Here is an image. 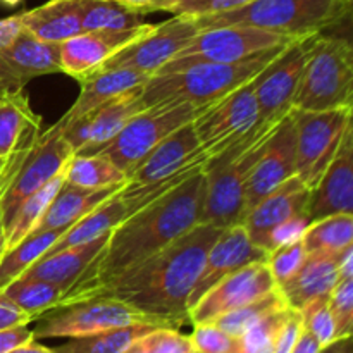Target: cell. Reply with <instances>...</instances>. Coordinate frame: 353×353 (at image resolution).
Segmentation results:
<instances>
[{
	"instance_id": "6",
	"label": "cell",
	"mask_w": 353,
	"mask_h": 353,
	"mask_svg": "<svg viewBox=\"0 0 353 353\" xmlns=\"http://www.w3.org/2000/svg\"><path fill=\"white\" fill-rule=\"evenodd\" d=\"M293 109H353V47L348 38L326 33L312 38Z\"/></svg>"
},
{
	"instance_id": "26",
	"label": "cell",
	"mask_w": 353,
	"mask_h": 353,
	"mask_svg": "<svg viewBox=\"0 0 353 353\" xmlns=\"http://www.w3.org/2000/svg\"><path fill=\"white\" fill-rule=\"evenodd\" d=\"M121 186H110V188H102V190H90V188H79V186L71 185L64 179L62 186L59 188V192L55 193V196L52 199V202L48 203V207L45 209L43 216L40 217L34 228L31 230L30 234H40L45 231H54V230H62L65 231L68 228H71L72 224L78 223L81 217H85L86 214L92 212L97 205L103 202L107 196L112 195L116 190H119ZM28 234V236H30Z\"/></svg>"
},
{
	"instance_id": "52",
	"label": "cell",
	"mask_w": 353,
	"mask_h": 353,
	"mask_svg": "<svg viewBox=\"0 0 353 353\" xmlns=\"http://www.w3.org/2000/svg\"><path fill=\"white\" fill-rule=\"evenodd\" d=\"M319 353H353V336L338 338L330 345L323 347Z\"/></svg>"
},
{
	"instance_id": "21",
	"label": "cell",
	"mask_w": 353,
	"mask_h": 353,
	"mask_svg": "<svg viewBox=\"0 0 353 353\" xmlns=\"http://www.w3.org/2000/svg\"><path fill=\"white\" fill-rule=\"evenodd\" d=\"M268 254L257 245L252 243L247 231L241 224L223 228L219 236L214 240L207 250L200 274L196 278L193 292L188 300V312L210 288L217 285L231 272L252 264V262L265 261Z\"/></svg>"
},
{
	"instance_id": "46",
	"label": "cell",
	"mask_w": 353,
	"mask_h": 353,
	"mask_svg": "<svg viewBox=\"0 0 353 353\" xmlns=\"http://www.w3.org/2000/svg\"><path fill=\"white\" fill-rule=\"evenodd\" d=\"M309 224L310 219L307 217V214H300V216L292 217V219L278 224V226H274L268 233L264 243H262V248H264L265 254H269V252H272L274 248L302 240L303 233H305Z\"/></svg>"
},
{
	"instance_id": "33",
	"label": "cell",
	"mask_w": 353,
	"mask_h": 353,
	"mask_svg": "<svg viewBox=\"0 0 353 353\" xmlns=\"http://www.w3.org/2000/svg\"><path fill=\"white\" fill-rule=\"evenodd\" d=\"M62 233H64L62 230H54L40 234H30L12 248H7L0 257V290L6 288L10 281L19 278L31 264L43 257L45 252L59 240Z\"/></svg>"
},
{
	"instance_id": "14",
	"label": "cell",
	"mask_w": 353,
	"mask_h": 353,
	"mask_svg": "<svg viewBox=\"0 0 353 353\" xmlns=\"http://www.w3.org/2000/svg\"><path fill=\"white\" fill-rule=\"evenodd\" d=\"M72 155L74 152L64 140L57 124H54L45 133H40L34 147L24 159L19 172L0 199L3 228L10 223L21 203L38 192L41 186L47 185L54 176H57Z\"/></svg>"
},
{
	"instance_id": "17",
	"label": "cell",
	"mask_w": 353,
	"mask_h": 353,
	"mask_svg": "<svg viewBox=\"0 0 353 353\" xmlns=\"http://www.w3.org/2000/svg\"><path fill=\"white\" fill-rule=\"evenodd\" d=\"M254 79L207 105L193 119V128L203 148L238 140L261 121Z\"/></svg>"
},
{
	"instance_id": "5",
	"label": "cell",
	"mask_w": 353,
	"mask_h": 353,
	"mask_svg": "<svg viewBox=\"0 0 353 353\" xmlns=\"http://www.w3.org/2000/svg\"><path fill=\"white\" fill-rule=\"evenodd\" d=\"M278 123L259 121L234 143L207 159L203 164L205 196L200 223L216 228L241 224L248 176Z\"/></svg>"
},
{
	"instance_id": "28",
	"label": "cell",
	"mask_w": 353,
	"mask_h": 353,
	"mask_svg": "<svg viewBox=\"0 0 353 353\" xmlns=\"http://www.w3.org/2000/svg\"><path fill=\"white\" fill-rule=\"evenodd\" d=\"M19 21L24 31L48 43H62L83 33L76 0H48L40 7L19 12Z\"/></svg>"
},
{
	"instance_id": "4",
	"label": "cell",
	"mask_w": 353,
	"mask_h": 353,
	"mask_svg": "<svg viewBox=\"0 0 353 353\" xmlns=\"http://www.w3.org/2000/svg\"><path fill=\"white\" fill-rule=\"evenodd\" d=\"M352 10L353 0H252L238 9L192 19L199 31L234 24L303 38L341 26Z\"/></svg>"
},
{
	"instance_id": "13",
	"label": "cell",
	"mask_w": 353,
	"mask_h": 353,
	"mask_svg": "<svg viewBox=\"0 0 353 353\" xmlns=\"http://www.w3.org/2000/svg\"><path fill=\"white\" fill-rule=\"evenodd\" d=\"M316 37V34H314ZM314 37L295 38L283 47L278 57L254 79L259 117L264 123H278L293 109L296 90Z\"/></svg>"
},
{
	"instance_id": "23",
	"label": "cell",
	"mask_w": 353,
	"mask_h": 353,
	"mask_svg": "<svg viewBox=\"0 0 353 353\" xmlns=\"http://www.w3.org/2000/svg\"><path fill=\"white\" fill-rule=\"evenodd\" d=\"M305 214L310 223L334 214H353V126L347 130L336 155L310 192Z\"/></svg>"
},
{
	"instance_id": "44",
	"label": "cell",
	"mask_w": 353,
	"mask_h": 353,
	"mask_svg": "<svg viewBox=\"0 0 353 353\" xmlns=\"http://www.w3.org/2000/svg\"><path fill=\"white\" fill-rule=\"evenodd\" d=\"M327 296L314 299L312 302H309L299 310L300 316H302L303 327L317 338L321 347H326L331 341L336 340V336H334V321L330 312V305H327Z\"/></svg>"
},
{
	"instance_id": "43",
	"label": "cell",
	"mask_w": 353,
	"mask_h": 353,
	"mask_svg": "<svg viewBox=\"0 0 353 353\" xmlns=\"http://www.w3.org/2000/svg\"><path fill=\"white\" fill-rule=\"evenodd\" d=\"M305 257L307 252L303 248L302 240L293 241L290 245H283V247H278L272 252H269L268 257H265V264H268L269 271H271L272 278H274L276 286L292 279L299 272V269L302 268Z\"/></svg>"
},
{
	"instance_id": "12",
	"label": "cell",
	"mask_w": 353,
	"mask_h": 353,
	"mask_svg": "<svg viewBox=\"0 0 353 353\" xmlns=\"http://www.w3.org/2000/svg\"><path fill=\"white\" fill-rule=\"evenodd\" d=\"M196 33L199 28L192 17L172 16L164 23L152 24L145 33L107 59L100 69H133L154 76L172 61Z\"/></svg>"
},
{
	"instance_id": "22",
	"label": "cell",
	"mask_w": 353,
	"mask_h": 353,
	"mask_svg": "<svg viewBox=\"0 0 353 353\" xmlns=\"http://www.w3.org/2000/svg\"><path fill=\"white\" fill-rule=\"evenodd\" d=\"M61 72L59 43L41 41L21 31L7 47L0 48V95L24 90L31 79Z\"/></svg>"
},
{
	"instance_id": "39",
	"label": "cell",
	"mask_w": 353,
	"mask_h": 353,
	"mask_svg": "<svg viewBox=\"0 0 353 353\" xmlns=\"http://www.w3.org/2000/svg\"><path fill=\"white\" fill-rule=\"evenodd\" d=\"M281 307H288L283 300V296L279 295V292L269 293V295L262 296V299L255 300V302L247 303V305L240 307V309H234L231 312L223 314L217 319L212 321V324H216L217 327H221L223 331H226L231 336H238V334L243 333L248 326H252L254 323H257L259 319H262L264 316H268L272 310H278Z\"/></svg>"
},
{
	"instance_id": "15",
	"label": "cell",
	"mask_w": 353,
	"mask_h": 353,
	"mask_svg": "<svg viewBox=\"0 0 353 353\" xmlns=\"http://www.w3.org/2000/svg\"><path fill=\"white\" fill-rule=\"evenodd\" d=\"M140 88L128 90L102 105L88 110L69 123H55L74 154H95L102 145L112 140L134 114L145 109L140 100Z\"/></svg>"
},
{
	"instance_id": "10",
	"label": "cell",
	"mask_w": 353,
	"mask_h": 353,
	"mask_svg": "<svg viewBox=\"0 0 353 353\" xmlns=\"http://www.w3.org/2000/svg\"><path fill=\"white\" fill-rule=\"evenodd\" d=\"M295 40L252 26H217L202 30L193 40L155 74L178 71L195 64H231L257 55L269 48Z\"/></svg>"
},
{
	"instance_id": "49",
	"label": "cell",
	"mask_w": 353,
	"mask_h": 353,
	"mask_svg": "<svg viewBox=\"0 0 353 353\" xmlns=\"http://www.w3.org/2000/svg\"><path fill=\"white\" fill-rule=\"evenodd\" d=\"M21 31H23V26H21L19 14H14V16L0 19V48L12 43L19 37Z\"/></svg>"
},
{
	"instance_id": "20",
	"label": "cell",
	"mask_w": 353,
	"mask_h": 353,
	"mask_svg": "<svg viewBox=\"0 0 353 353\" xmlns=\"http://www.w3.org/2000/svg\"><path fill=\"white\" fill-rule=\"evenodd\" d=\"M150 23L128 30H99L83 31L76 37L59 43V64L61 72H65L79 83L99 71L107 59L117 50L126 47L130 41L140 37L150 28Z\"/></svg>"
},
{
	"instance_id": "1",
	"label": "cell",
	"mask_w": 353,
	"mask_h": 353,
	"mask_svg": "<svg viewBox=\"0 0 353 353\" xmlns=\"http://www.w3.org/2000/svg\"><path fill=\"white\" fill-rule=\"evenodd\" d=\"M203 196L205 176L202 168L114 228L102 250L64 293L59 305L76 302L88 290L152 257L200 224Z\"/></svg>"
},
{
	"instance_id": "37",
	"label": "cell",
	"mask_w": 353,
	"mask_h": 353,
	"mask_svg": "<svg viewBox=\"0 0 353 353\" xmlns=\"http://www.w3.org/2000/svg\"><path fill=\"white\" fill-rule=\"evenodd\" d=\"M83 31L128 30L143 24V16L114 0H76Z\"/></svg>"
},
{
	"instance_id": "53",
	"label": "cell",
	"mask_w": 353,
	"mask_h": 353,
	"mask_svg": "<svg viewBox=\"0 0 353 353\" xmlns=\"http://www.w3.org/2000/svg\"><path fill=\"white\" fill-rule=\"evenodd\" d=\"M114 2L121 3V6L128 7V9L145 16V14H150L152 7H154L159 0H114Z\"/></svg>"
},
{
	"instance_id": "11",
	"label": "cell",
	"mask_w": 353,
	"mask_h": 353,
	"mask_svg": "<svg viewBox=\"0 0 353 353\" xmlns=\"http://www.w3.org/2000/svg\"><path fill=\"white\" fill-rule=\"evenodd\" d=\"M352 112L353 109H292L296 147L295 176L310 190L319 183L321 176L336 155L345 133L353 126Z\"/></svg>"
},
{
	"instance_id": "40",
	"label": "cell",
	"mask_w": 353,
	"mask_h": 353,
	"mask_svg": "<svg viewBox=\"0 0 353 353\" xmlns=\"http://www.w3.org/2000/svg\"><path fill=\"white\" fill-rule=\"evenodd\" d=\"M123 353H195V348L179 330L159 326L131 341Z\"/></svg>"
},
{
	"instance_id": "18",
	"label": "cell",
	"mask_w": 353,
	"mask_h": 353,
	"mask_svg": "<svg viewBox=\"0 0 353 353\" xmlns=\"http://www.w3.org/2000/svg\"><path fill=\"white\" fill-rule=\"evenodd\" d=\"M295 123H293L292 112H290L276 124L271 137L265 141L257 164L254 165L250 176H248L247 186H245L243 217L262 196H265L286 179L295 176Z\"/></svg>"
},
{
	"instance_id": "31",
	"label": "cell",
	"mask_w": 353,
	"mask_h": 353,
	"mask_svg": "<svg viewBox=\"0 0 353 353\" xmlns=\"http://www.w3.org/2000/svg\"><path fill=\"white\" fill-rule=\"evenodd\" d=\"M0 293L34 321L61 303L64 290L43 279L19 276L0 290Z\"/></svg>"
},
{
	"instance_id": "32",
	"label": "cell",
	"mask_w": 353,
	"mask_h": 353,
	"mask_svg": "<svg viewBox=\"0 0 353 353\" xmlns=\"http://www.w3.org/2000/svg\"><path fill=\"white\" fill-rule=\"evenodd\" d=\"M64 169H62L57 176H54L47 185L41 186L38 192H34L33 195H30L23 203H21L19 209L16 210L14 217L10 219V223L3 228V231H6V250L7 248H12L14 245L19 243L21 240H24V238L31 233L34 224L40 221V217L43 216L48 203L52 202L55 193L59 192V188H61L62 183H64Z\"/></svg>"
},
{
	"instance_id": "50",
	"label": "cell",
	"mask_w": 353,
	"mask_h": 353,
	"mask_svg": "<svg viewBox=\"0 0 353 353\" xmlns=\"http://www.w3.org/2000/svg\"><path fill=\"white\" fill-rule=\"evenodd\" d=\"M321 348L323 347H321V343L317 341V338L303 327L299 340H296L295 347H293V350L290 353H319Z\"/></svg>"
},
{
	"instance_id": "16",
	"label": "cell",
	"mask_w": 353,
	"mask_h": 353,
	"mask_svg": "<svg viewBox=\"0 0 353 353\" xmlns=\"http://www.w3.org/2000/svg\"><path fill=\"white\" fill-rule=\"evenodd\" d=\"M274 278L265 261L252 262L238 271L231 272L210 288L188 312L190 324L212 323L223 314L255 302L269 293L276 292Z\"/></svg>"
},
{
	"instance_id": "36",
	"label": "cell",
	"mask_w": 353,
	"mask_h": 353,
	"mask_svg": "<svg viewBox=\"0 0 353 353\" xmlns=\"http://www.w3.org/2000/svg\"><path fill=\"white\" fill-rule=\"evenodd\" d=\"M155 324H133V326L114 327L88 336L68 338L64 345L52 348L54 353H123L124 348L141 334L154 330Z\"/></svg>"
},
{
	"instance_id": "42",
	"label": "cell",
	"mask_w": 353,
	"mask_h": 353,
	"mask_svg": "<svg viewBox=\"0 0 353 353\" xmlns=\"http://www.w3.org/2000/svg\"><path fill=\"white\" fill-rule=\"evenodd\" d=\"M327 305L334 321V336L353 334V278H340L327 296Z\"/></svg>"
},
{
	"instance_id": "7",
	"label": "cell",
	"mask_w": 353,
	"mask_h": 353,
	"mask_svg": "<svg viewBox=\"0 0 353 353\" xmlns=\"http://www.w3.org/2000/svg\"><path fill=\"white\" fill-rule=\"evenodd\" d=\"M34 321H37V326L33 327L34 340L88 336L100 331L133 326V324L168 326L162 321L147 316L128 303L114 299H103V296L64 303L48 310Z\"/></svg>"
},
{
	"instance_id": "9",
	"label": "cell",
	"mask_w": 353,
	"mask_h": 353,
	"mask_svg": "<svg viewBox=\"0 0 353 353\" xmlns=\"http://www.w3.org/2000/svg\"><path fill=\"white\" fill-rule=\"evenodd\" d=\"M207 105L195 103H159L134 114L126 126L110 141L99 148L121 171L130 172L162 140L186 123H192Z\"/></svg>"
},
{
	"instance_id": "45",
	"label": "cell",
	"mask_w": 353,
	"mask_h": 353,
	"mask_svg": "<svg viewBox=\"0 0 353 353\" xmlns=\"http://www.w3.org/2000/svg\"><path fill=\"white\" fill-rule=\"evenodd\" d=\"M195 353H233L234 336L212 323L195 324L190 334Z\"/></svg>"
},
{
	"instance_id": "34",
	"label": "cell",
	"mask_w": 353,
	"mask_h": 353,
	"mask_svg": "<svg viewBox=\"0 0 353 353\" xmlns=\"http://www.w3.org/2000/svg\"><path fill=\"white\" fill-rule=\"evenodd\" d=\"M41 123L24 90L0 95V157H6L30 124Z\"/></svg>"
},
{
	"instance_id": "35",
	"label": "cell",
	"mask_w": 353,
	"mask_h": 353,
	"mask_svg": "<svg viewBox=\"0 0 353 353\" xmlns=\"http://www.w3.org/2000/svg\"><path fill=\"white\" fill-rule=\"evenodd\" d=\"M307 254L333 252L338 254L353 245V214H334L312 221L302 236Z\"/></svg>"
},
{
	"instance_id": "56",
	"label": "cell",
	"mask_w": 353,
	"mask_h": 353,
	"mask_svg": "<svg viewBox=\"0 0 353 353\" xmlns=\"http://www.w3.org/2000/svg\"><path fill=\"white\" fill-rule=\"evenodd\" d=\"M21 2H23V0H0V3L6 7H16L17 3H21Z\"/></svg>"
},
{
	"instance_id": "47",
	"label": "cell",
	"mask_w": 353,
	"mask_h": 353,
	"mask_svg": "<svg viewBox=\"0 0 353 353\" xmlns=\"http://www.w3.org/2000/svg\"><path fill=\"white\" fill-rule=\"evenodd\" d=\"M30 323H33V319L28 314H24L23 310L17 309L12 302H9L0 293V331L7 330V327L28 326Z\"/></svg>"
},
{
	"instance_id": "48",
	"label": "cell",
	"mask_w": 353,
	"mask_h": 353,
	"mask_svg": "<svg viewBox=\"0 0 353 353\" xmlns=\"http://www.w3.org/2000/svg\"><path fill=\"white\" fill-rule=\"evenodd\" d=\"M31 340H34L33 330H30L28 326L7 327V330L0 331V353H9Z\"/></svg>"
},
{
	"instance_id": "27",
	"label": "cell",
	"mask_w": 353,
	"mask_h": 353,
	"mask_svg": "<svg viewBox=\"0 0 353 353\" xmlns=\"http://www.w3.org/2000/svg\"><path fill=\"white\" fill-rule=\"evenodd\" d=\"M107 236H109V233L95 238V240L85 241L81 245L62 248L55 254L43 255L34 264H31L21 276L43 279V281L52 283V285L61 286L65 293L71 288L72 283L85 272V269L97 257V254L102 250Z\"/></svg>"
},
{
	"instance_id": "41",
	"label": "cell",
	"mask_w": 353,
	"mask_h": 353,
	"mask_svg": "<svg viewBox=\"0 0 353 353\" xmlns=\"http://www.w3.org/2000/svg\"><path fill=\"white\" fill-rule=\"evenodd\" d=\"M252 0H159L152 12H169L172 16H188V17H199V16H209V14L226 12V10L238 9Z\"/></svg>"
},
{
	"instance_id": "29",
	"label": "cell",
	"mask_w": 353,
	"mask_h": 353,
	"mask_svg": "<svg viewBox=\"0 0 353 353\" xmlns=\"http://www.w3.org/2000/svg\"><path fill=\"white\" fill-rule=\"evenodd\" d=\"M150 78L148 74L133 69H100L81 81V92L71 105V109L59 119V123H69L83 116L88 110L102 105L107 100L138 88Z\"/></svg>"
},
{
	"instance_id": "25",
	"label": "cell",
	"mask_w": 353,
	"mask_h": 353,
	"mask_svg": "<svg viewBox=\"0 0 353 353\" xmlns=\"http://www.w3.org/2000/svg\"><path fill=\"white\" fill-rule=\"evenodd\" d=\"M338 254H333V252L307 254L299 272L292 279L278 286L279 295L283 296L290 309L300 310L314 299L330 295L340 279Z\"/></svg>"
},
{
	"instance_id": "54",
	"label": "cell",
	"mask_w": 353,
	"mask_h": 353,
	"mask_svg": "<svg viewBox=\"0 0 353 353\" xmlns=\"http://www.w3.org/2000/svg\"><path fill=\"white\" fill-rule=\"evenodd\" d=\"M9 353H54V350L45 347V345L38 343V340H31L28 341V343L21 345V347L14 348V350H10Z\"/></svg>"
},
{
	"instance_id": "24",
	"label": "cell",
	"mask_w": 353,
	"mask_h": 353,
	"mask_svg": "<svg viewBox=\"0 0 353 353\" xmlns=\"http://www.w3.org/2000/svg\"><path fill=\"white\" fill-rule=\"evenodd\" d=\"M310 192L312 190L305 186L299 176H292L271 193L262 196L241 221V226L245 228L252 243L262 248V243L272 228L305 214Z\"/></svg>"
},
{
	"instance_id": "19",
	"label": "cell",
	"mask_w": 353,
	"mask_h": 353,
	"mask_svg": "<svg viewBox=\"0 0 353 353\" xmlns=\"http://www.w3.org/2000/svg\"><path fill=\"white\" fill-rule=\"evenodd\" d=\"M210 148H203L195 128L192 123H186L162 138L143 161L130 172V181L133 183H155L161 179L174 176L186 169L203 165L209 157H212Z\"/></svg>"
},
{
	"instance_id": "38",
	"label": "cell",
	"mask_w": 353,
	"mask_h": 353,
	"mask_svg": "<svg viewBox=\"0 0 353 353\" xmlns=\"http://www.w3.org/2000/svg\"><path fill=\"white\" fill-rule=\"evenodd\" d=\"M290 314V307L272 310L268 316L259 319L241 334L234 336L233 353H272L279 331Z\"/></svg>"
},
{
	"instance_id": "57",
	"label": "cell",
	"mask_w": 353,
	"mask_h": 353,
	"mask_svg": "<svg viewBox=\"0 0 353 353\" xmlns=\"http://www.w3.org/2000/svg\"><path fill=\"white\" fill-rule=\"evenodd\" d=\"M2 165H3V157H0V171H2Z\"/></svg>"
},
{
	"instance_id": "8",
	"label": "cell",
	"mask_w": 353,
	"mask_h": 353,
	"mask_svg": "<svg viewBox=\"0 0 353 353\" xmlns=\"http://www.w3.org/2000/svg\"><path fill=\"white\" fill-rule=\"evenodd\" d=\"M202 168L203 165H196V168L186 169V171L178 172V174L161 179V181L145 183V185L133 181L124 183L119 190H116L112 195L107 196V199L103 200L100 205H97L92 212H88L85 217H81L78 223H74L71 228H68V230L59 236V240L45 252V255L55 254V252L62 250V248L81 245L85 243V241L95 240V238H100L103 236V234L110 233L114 228H117L121 223H124L128 217L137 214L138 210L143 209L145 205L154 202L155 199L164 195L168 190L174 188L178 183H181L183 179L188 178L190 174H193V172L199 171V169Z\"/></svg>"
},
{
	"instance_id": "51",
	"label": "cell",
	"mask_w": 353,
	"mask_h": 353,
	"mask_svg": "<svg viewBox=\"0 0 353 353\" xmlns=\"http://www.w3.org/2000/svg\"><path fill=\"white\" fill-rule=\"evenodd\" d=\"M338 274L340 278H353V245L338 254Z\"/></svg>"
},
{
	"instance_id": "55",
	"label": "cell",
	"mask_w": 353,
	"mask_h": 353,
	"mask_svg": "<svg viewBox=\"0 0 353 353\" xmlns=\"http://www.w3.org/2000/svg\"><path fill=\"white\" fill-rule=\"evenodd\" d=\"M6 252V231H3V224H2V214H0V257Z\"/></svg>"
},
{
	"instance_id": "30",
	"label": "cell",
	"mask_w": 353,
	"mask_h": 353,
	"mask_svg": "<svg viewBox=\"0 0 353 353\" xmlns=\"http://www.w3.org/2000/svg\"><path fill=\"white\" fill-rule=\"evenodd\" d=\"M65 181L79 188L102 190L130 181L128 174L102 154H74L64 169Z\"/></svg>"
},
{
	"instance_id": "2",
	"label": "cell",
	"mask_w": 353,
	"mask_h": 353,
	"mask_svg": "<svg viewBox=\"0 0 353 353\" xmlns=\"http://www.w3.org/2000/svg\"><path fill=\"white\" fill-rule=\"evenodd\" d=\"M223 228L196 224L152 257L131 265L116 278L88 290L81 299H114L168 326L188 323V300L207 250ZM76 300V302H78Z\"/></svg>"
},
{
	"instance_id": "3",
	"label": "cell",
	"mask_w": 353,
	"mask_h": 353,
	"mask_svg": "<svg viewBox=\"0 0 353 353\" xmlns=\"http://www.w3.org/2000/svg\"><path fill=\"white\" fill-rule=\"evenodd\" d=\"M285 45L231 64H195L178 71L154 74L141 85L140 100L145 109L159 103L210 105L261 74Z\"/></svg>"
}]
</instances>
